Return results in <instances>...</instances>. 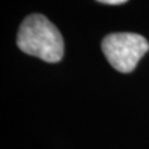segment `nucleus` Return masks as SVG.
I'll return each instance as SVG.
<instances>
[{
    "mask_svg": "<svg viewBox=\"0 0 149 149\" xmlns=\"http://www.w3.org/2000/svg\"><path fill=\"white\" fill-rule=\"evenodd\" d=\"M17 47L22 52L55 63L63 57V39L58 29L41 14L27 16L17 32Z\"/></svg>",
    "mask_w": 149,
    "mask_h": 149,
    "instance_id": "1",
    "label": "nucleus"
},
{
    "mask_svg": "<svg viewBox=\"0 0 149 149\" xmlns=\"http://www.w3.org/2000/svg\"><path fill=\"white\" fill-rule=\"evenodd\" d=\"M98 3L107 4V5H119V4H124L128 0H97Z\"/></svg>",
    "mask_w": 149,
    "mask_h": 149,
    "instance_id": "3",
    "label": "nucleus"
},
{
    "mask_svg": "<svg viewBox=\"0 0 149 149\" xmlns=\"http://www.w3.org/2000/svg\"><path fill=\"white\" fill-rule=\"evenodd\" d=\"M149 50L146 37L132 32H116L102 40V51L114 70L123 73L132 72Z\"/></svg>",
    "mask_w": 149,
    "mask_h": 149,
    "instance_id": "2",
    "label": "nucleus"
}]
</instances>
